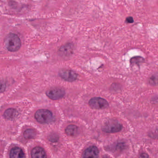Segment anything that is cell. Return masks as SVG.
<instances>
[{"label": "cell", "mask_w": 158, "mask_h": 158, "mask_svg": "<svg viewBox=\"0 0 158 158\" xmlns=\"http://www.w3.org/2000/svg\"><path fill=\"white\" fill-rule=\"evenodd\" d=\"M138 158H150V157L147 153H142L140 154Z\"/></svg>", "instance_id": "18"}, {"label": "cell", "mask_w": 158, "mask_h": 158, "mask_svg": "<svg viewBox=\"0 0 158 158\" xmlns=\"http://www.w3.org/2000/svg\"><path fill=\"white\" fill-rule=\"evenodd\" d=\"M149 83L151 85H153V86H156L157 84V76H152L149 79Z\"/></svg>", "instance_id": "15"}, {"label": "cell", "mask_w": 158, "mask_h": 158, "mask_svg": "<svg viewBox=\"0 0 158 158\" xmlns=\"http://www.w3.org/2000/svg\"><path fill=\"white\" fill-rule=\"evenodd\" d=\"M10 158H26L23 150L21 148H13L10 152Z\"/></svg>", "instance_id": "10"}, {"label": "cell", "mask_w": 158, "mask_h": 158, "mask_svg": "<svg viewBox=\"0 0 158 158\" xmlns=\"http://www.w3.org/2000/svg\"><path fill=\"white\" fill-rule=\"evenodd\" d=\"M65 133L70 137H75L79 133V129L76 125H69L65 130Z\"/></svg>", "instance_id": "12"}, {"label": "cell", "mask_w": 158, "mask_h": 158, "mask_svg": "<svg viewBox=\"0 0 158 158\" xmlns=\"http://www.w3.org/2000/svg\"><path fill=\"white\" fill-rule=\"evenodd\" d=\"M35 118L40 123H50L54 121V117L51 111L48 110H39L35 114Z\"/></svg>", "instance_id": "2"}, {"label": "cell", "mask_w": 158, "mask_h": 158, "mask_svg": "<svg viewBox=\"0 0 158 158\" xmlns=\"http://www.w3.org/2000/svg\"><path fill=\"white\" fill-rule=\"evenodd\" d=\"M99 151L95 146H91L86 149L83 154L82 158H99Z\"/></svg>", "instance_id": "7"}, {"label": "cell", "mask_w": 158, "mask_h": 158, "mask_svg": "<svg viewBox=\"0 0 158 158\" xmlns=\"http://www.w3.org/2000/svg\"><path fill=\"white\" fill-rule=\"evenodd\" d=\"M4 44L8 51L14 52L19 50L21 48V40L16 34L10 33L5 38Z\"/></svg>", "instance_id": "1"}, {"label": "cell", "mask_w": 158, "mask_h": 158, "mask_svg": "<svg viewBox=\"0 0 158 158\" xmlns=\"http://www.w3.org/2000/svg\"><path fill=\"white\" fill-rule=\"evenodd\" d=\"M144 59L140 56L133 57L130 60V63L132 65H139L143 63Z\"/></svg>", "instance_id": "13"}, {"label": "cell", "mask_w": 158, "mask_h": 158, "mask_svg": "<svg viewBox=\"0 0 158 158\" xmlns=\"http://www.w3.org/2000/svg\"><path fill=\"white\" fill-rule=\"evenodd\" d=\"M32 158H47L44 150L40 147H36L31 151Z\"/></svg>", "instance_id": "8"}, {"label": "cell", "mask_w": 158, "mask_h": 158, "mask_svg": "<svg viewBox=\"0 0 158 158\" xmlns=\"http://www.w3.org/2000/svg\"><path fill=\"white\" fill-rule=\"evenodd\" d=\"M122 128V125L118 121L110 120L103 124L102 130L107 133H115L121 131Z\"/></svg>", "instance_id": "3"}, {"label": "cell", "mask_w": 158, "mask_h": 158, "mask_svg": "<svg viewBox=\"0 0 158 158\" xmlns=\"http://www.w3.org/2000/svg\"><path fill=\"white\" fill-rule=\"evenodd\" d=\"M59 74L63 79L66 81L71 82L78 79V74L75 71L70 70H63L60 71Z\"/></svg>", "instance_id": "6"}, {"label": "cell", "mask_w": 158, "mask_h": 158, "mask_svg": "<svg viewBox=\"0 0 158 158\" xmlns=\"http://www.w3.org/2000/svg\"><path fill=\"white\" fill-rule=\"evenodd\" d=\"M102 158H110L109 156H107V155H105V156H103V157H102Z\"/></svg>", "instance_id": "19"}, {"label": "cell", "mask_w": 158, "mask_h": 158, "mask_svg": "<svg viewBox=\"0 0 158 158\" xmlns=\"http://www.w3.org/2000/svg\"><path fill=\"white\" fill-rule=\"evenodd\" d=\"M73 51V45L71 44H65L64 46H62L60 50L61 55L64 57H67L71 55Z\"/></svg>", "instance_id": "9"}, {"label": "cell", "mask_w": 158, "mask_h": 158, "mask_svg": "<svg viewBox=\"0 0 158 158\" xmlns=\"http://www.w3.org/2000/svg\"><path fill=\"white\" fill-rule=\"evenodd\" d=\"M46 94L51 99L57 100L63 98L65 94V91L61 88H54L48 90Z\"/></svg>", "instance_id": "5"}, {"label": "cell", "mask_w": 158, "mask_h": 158, "mask_svg": "<svg viewBox=\"0 0 158 158\" xmlns=\"http://www.w3.org/2000/svg\"><path fill=\"white\" fill-rule=\"evenodd\" d=\"M89 104L91 108L96 110L106 109L109 106V103L106 100L98 97L91 98L89 101Z\"/></svg>", "instance_id": "4"}, {"label": "cell", "mask_w": 158, "mask_h": 158, "mask_svg": "<svg viewBox=\"0 0 158 158\" xmlns=\"http://www.w3.org/2000/svg\"><path fill=\"white\" fill-rule=\"evenodd\" d=\"M126 21L127 23H132L133 22V18L132 17H131V16H129V17H127L126 18Z\"/></svg>", "instance_id": "17"}, {"label": "cell", "mask_w": 158, "mask_h": 158, "mask_svg": "<svg viewBox=\"0 0 158 158\" xmlns=\"http://www.w3.org/2000/svg\"><path fill=\"white\" fill-rule=\"evenodd\" d=\"M18 112L17 110L14 109H9L4 112V116L8 120H13L18 116Z\"/></svg>", "instance_id": "11"}, {"label": "cell", "mask_w": 158, "mask_h": 158, "mask_svg": "<svg viewBox=\"0 0 158 158\" xmlns=\"http://www.w3.org/2000/svg\"><path fill=\"white\" fill-rule=\"evenodd\" d=\"M6 85L4 82L0 81V93H2L6 90Z\"/></svg>", "instance_id": "16"}, {"label": "cell", "mask_w": 158, "mask_h": 158, "mask_svg": "<svg viewBox=\"0 0 158 158\" xmlns=\"http://www.w3.org/2000/svg\"><path fill=\"white\" fill-rule=\"evenodd\" d=\"M36 135V132L34 130L32 129L26 130L24 133V137L27 139L34 138Z\"/></svg>", "instance_id": "14"}]
</instances>
